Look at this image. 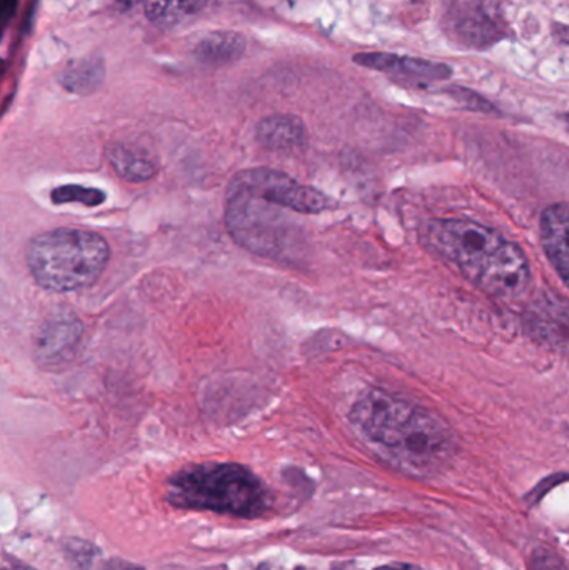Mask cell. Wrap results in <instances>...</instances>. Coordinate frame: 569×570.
Returning a JSON list of instances; mask_svg holds the SVG:
<instances>
[{"instance_id":"cell-10","label":"cell","mask_w":569,"mask_h":570,"mask_svg":"<svg viewBox=\"0 0 569 570\" xmlns=\"http://www.w3.org/2000/svg\"><path fill=\"white\" fill-rule=\"evenodd\" d=\"M107 159L117 176L133 183H146L159 170V163L147 149L133 144H114L107 150Z\"/></svg>"},{"instance_id":"cell-5","label":"cell","mask_w":569,"mask_h":570,"mask_svg":"<svg viewBox=\"0 0 569 570\" xmlns=\"http://www.w3.org/2000/svg\"><path fill=\"white\" fill-rule=\"evenodd\" d=\"M426 236L434 253L454 264L477 285L510 243L493 227L470 219L434 220Z\"/></svg>"},{"instance_id":"cell-4","label":"cell","mask_w":569,"mask_h":570,"mask_svg":"<svg viewBox=\"0 0 569 570\" xmlns=\"http://www.w3.org/2000/svg\"><path fill=\"white\" fill-rule=\"evenodd\" d=\"M110 247L90 230L59 227L30 240L26 263L33 283L56 294L82 291L100 279Z\"/></svg>"},{"instance_id":"cell-9","label":"cell","mask_w":569,"mask_h":570,"mask_svg":"<svg viewBox=\"0 0 569 570\" xmlns=\"http://www.w3.org/2000/svg\"><path fill=\"white\" fill-rule=\"evenodd\" d=\"M354 62L367 69L380 70V72L401 73V76L413 77L423 80H444L451 77V67L447 63L430 62L413 57H400L394 53L374 52L360 53L354 57Z\"/></svg>"},{"instance_id":"cell-11","label":"cell","mask_w":569,"mask_h":570,"mask_svg":"<svg viewBox=\"0 0 569 570\" xmlns=\"http://www.w3.org/2000/svg\"><path fill=\"white\" fill-rule=\"evenodd\" d=\"M257 139L269 150H294L306 142V129L297 117L271 116L257 126Z\"/></svg>"},{"instance_id":"cell-15","label":"cell","mask_w":569,"mask_h":570,"mask_svg":"<svg viewBox=\"0 0 569 570\" xmlns=\"http://www.w3.org/2000/svg\"><path fill=\"white\" fill-rule=\"evenodd\" d=\"M107 196L104 190L94 189V187L76 186V184H67V186L56 187L50 193V200L56 206L63 204H82L86 207H99L106 203Z\"/></svg>"},{"instance_id":"cell-18","label":"cell","mask_w":569,"mask_h":570,"mask_svg":"<svg viewBox=\"0 0 569 570\" xmlns=\"http://www.w3.org/2000/svg\"><path fill=\"white\" fill-rule=\"evenodd\" d=\"M3 570H32L29 568H23V566L16 564V562L6 561V566H3Z\"/></svg>"},{"instance_id":"cell-14","label":"cell","mask_w":569,"mask_h":570,"mask_svg":"<svg viewBox=\"0 0 569 570\" xmlns=\"http://www.w3.org/2000/svg\"><path fill=\"white\" fill-rule=\"evenodd\" d=\"M102 63L96 62V60H79V62L70 63L60 73V83L63 89L72 94H82V96L94 92L102 83Z\"/></svg>"},{"instance_id":"cell-6","label":"cell","mask_w":569,"mask_h":570,"mask_svg":"<svg viewBox=\"0 0 569 570\" xmlns=\"http://www.w3.org/2000/svg\"><path fill=\"white\" fill-rule=\"evenodd\" d=\"M84 325L72 312L50 315L33 337V357L39 367L59 371L73 361L82 341Z\"/></svg>"},{"instance_id":"cell-12","label":"cell","mask_w":569,"mask_h":570,"mask_svg":"<svg viewBox=\"0 0 569 570\" xmlns=\"http://www.w3.org/2000/svg\"><path fill=\"white\" fill-rule=\"evenodd\" d=\"M246 50V39L230 30H219L200 36L194 43L193 53L197 60L210 66H224L239 59Z\"/></svg>"},{"instance_id":"cell-7","label":"cell","mask_w":569,"mask_h":570,"mask_svg":"<svg viewBox=\"0 0 569 570\" xmlns=\"http://www.w3.org/2000/svg\"><path fill=\"white\" fill-rule=\"evenodd\" d=\"M454 32L463 42L487 47L500 40L501 22L484 0H460L451 10Z\"/></svg>"},{"instance_id":"cell-2","label":"cell","mask_w":569,"mask_h":570,"mask_svg":"<svg viewBox=\"0 0 569 570\" xmlns=\"http://www.w3.org/2000/svg\"><path fill=\"white\" fill-rule=\"evenodd\" d=\"M350 421L366 444L410 471H434L454 452L453 434L441 419L381 389L354 404Z\"/></svg>"},{"instance_id":"cell-8","label":"cell","mask_w":569,"mask_h":570,"mask_svg":"<svg viewBox=\"0 0 569 570\" xmlns=\"http://www.w3.org/2000/svg\"><path fill=\"white\" fill-rule=\"evenodd\" d=\"M540 227L545 253L569 287V204L547 207Z\"/></svg>"},{"instance_id":"cell-16","label":"cell","mask_w":569,"mask_h":570,"mask_svg":"<svg viewBox=\"0 0 569 570\" xmlns=\"http://www.w3.org/2000/svg\"><path fill=\"white\" fill-rule=\"evenodd\" d=\"M533 570H567L560 559L547 551H538L533 556Z\"/></svg>"},{"instance_id":"cell-20","label":"cell","mask_w":569,"mask_h":570,"mask_svg":"<svg viewBox=\"0 0 569 570\" xmlns=\"http://www.w3.org/2000/svg\"><path fill=\"white\" fill-rule=\"evenodd\" d=\"M565 120H567L568 127H569V114L568 116H565Z\"/></svg>"},{"instance_id":"cell-19","label":"cell","mask_w":569,"mask_h":570,"mask_svg":"<svg viewBox=\"0 0 569 570\" xmlns=\"http://www.w3.org/2000/svg\"><path fill=\"white\" fill-rule=\"evenodd\" d=\"M257 570H287V569H283V568H274V566H271V564H263L261 566L259 569ZM290 570H314V569H307V568H296V569H290Z\"/></svg>"},{"instance_id":"cell-1","label":"cell","mask_w":569,"mask_h":570,"mask_svg":"<svg viewBox=\"0 0 569 570\" xmlns=\"http://www.w3.org/2000/svg\"><path fill=\"white\" fill-rule=\"evenodd\" d=\"M331 197L279 170H241L226 190V227L234 243L277 263L304 253V233L294 216L333 209Z\"/></svg>"},{"instance_id":"cell-3","label":"cell","mask_w":569,"mask_h":570,"mask_svg":"<svg viewBox=\"0 0 569 570\" xmlns=\"http://www.w3.org/2000/svg\"><path fill=\"white\" fill-rule=\"evenodd\" d=\"M167 501L176 508L256 519L271 508L269 489L249 469L213 462L190 465L167 482Z\"/></svg>"},{"instance_id":"cell-17","label":"cell","mask_w":569,"mask_h":570,"mask_svg":"<svg viewBox=\"0 0 569 570\" xmlns=\"http://www.w3.org/2000/svg\"><path fill=\"white\" fill-rule=\"evenodd\" d=\"M555 33H557L558 40L569 46V26L555 27Z\"/></svg>"},{"instance_id":"cell-13","label":"cell","mask_w":569,"mask_h":570,"mask_svg":"<svg viewBox=\"0 0 569 570\" xmlns=\"http://www.w3.org/2000/svg\"><path fill=\"white\" fill-rule=\"evenodd\" d=\"M210 0H146V17L156 26H176L203 12Z\"/></svg>"}]
</instances>
